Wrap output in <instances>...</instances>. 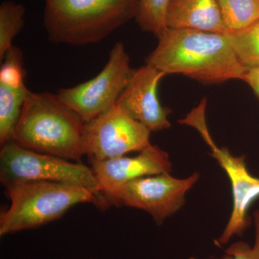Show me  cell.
<instances>
[{
	"mask_svg": "<svg viewBox=\"0 0 259 259\" xmlns=\"http://www.w3.org/2000/svg\"><path fill=\"white\" fill-rule=\"evenodd\" d=\"M147 59L166 74H182L204 83L244 81L241 64L226 34L192 29H168Z\"/></svg>",
	"mask_w": 259,
	"mask_h": 259,
	"instance_id": "obj_1",
	"label": "cell"
},
{
	"mask_svg": "<svg viewBox=\"0 0 259 259\" xmlns=\"http://www.w3.org/2000/svg\"><path fill=\"white\" fill-rule=\"evenodd\" d=\"M84 124L57 94L29 90L13 141L36 152L80 161L84 156Z\"/></svg>",
	"mask_w": 259,
	"mask_h": 259,
	"instance_id": "obj_2",
	"label": "cell"
},
{
	"mask_svg": "<svg viewBox=\"0 0 259 259\" xmlns=\"http://www.w3.org/2000/svg\"><path fill=\"white\" fill-rule=\"evenodd\" d=\"M44 25L51 42L68 46L101 41L136 18L139 0H45Z\"/></svg>",
	"mask_w": 259,
	"mask_h": 259,
	"instance_id": "obj_3",
	"label": "cell"
},
{
	"mask_svg": "<svg viewBox=\"0 0 259 259\" xmlns=\"http://www.w3.org/2000/svg\"><path fill=\"white\" fill-rule=\"evenodd\" d=\"M11 204L0 216V236L45 226L62 217L76 204L108 207L106 200L81 186L30 182L6 187Z\"/></svg>",
	"mask_w": 259,
	"mask_h": 259,
	"instance_id": "obj_4",
	"label": "cell"
},
{
	"mask_svg": "<svg viewBox=\"0 0 259 259\" xmlns=\"http://www.w3.org/2000/svg\"><path fill=\"white\" fill-rule=\"evenodd\" d=\"M0 181L5 187L30 182L81 186L103 197L93 168L77 162L32 151L10 141L0 151Z\"/></svg>",
	"mask_w": 259,
	"mask_h": 259,
	"instance_id": "obj_5",
	"label": "cell"
},
{
	"mask_svg": "<svg viewBox=\"0 0 259 259\" xmlns=\"http://www.w3.org/2000/svg\"><path fill=\"white\" fill-rule=\"evenodd\" d=\"M206 99L194 108L181 123L194 127L210 148L211 155L224 170L231 182L233 209L228 224L218 243L226 245L233 236H241L252 221L248 212L252 204L259 198V178L248 171L245 156H235L229 150L216 146L206 122Z\"/></svg>",
	"mask_w": 259,
	"mask_h": 259,
	"instance_id": "obj_6",
	"label": "cell"
},
{
	"mask_svg": "<svg viewBox=\"0 0 259 259\" xmlns=\"http://www.w3.org/2000/svg\"><path fill=\"white\" fill-rule=\"evenodd\" d=\"M134 71L123 44L117 42L105 67L95 77L73 88L61 89L57 95L85 122H89L115 106Z\"/></svg>",
	"mask_w": 259,
	"mask_h": 259,
	"instance_id": "obj_7",
	"label": "cell"
},
{
	"mask_svg": "<svg viewBox=\"0 0 259 259\" xmlns=\"http://www.w3.org/2000/svg\"><path fill=\"white\" fill-rule=\"evenodd\" d=\"M151 131L133 118L118 104L85 122L84 155L90 161H101L143 151L151 145Z\"/></svg>",
	"mask_w": 259,
	"mask_h": 259,
	"instance_id": "obj_8",
	"label": "cell"
},
{
	"mask_svg": "<svg viewBox=\"0 0 259 259\" xmlns=\"http://www.w3.org/2000/svg\"><path fill=\"white\" fill-rule=\"evenodd\" d=\"M194 172L185 179L171 174L140 177L121 186L107 197L109 205H125L148 213L158 225L182 208L187 192L199 180Z\"/></svg>",
	"mask_w": 259,
	"mask_h": 259,
	"instance_id": "obj_9",
	"label": "cell"
},
{
	"mask_svg": "<svg viewBox=\"0 0 259 259\" xmlns=\"http://www.w3.org/2000/svg\"><path fill=\"white\" fill-rule=\"evenodd\" d=\"M165 75L163 71L148 64L134 70L117 102L133 118L151 132L171 127L168 119L170 110L162 106L157 95L158 83Z\"/></svg>",
	"mask_w": 259,
	"mask_h": 259,
	"instance_id": "obj_10",
	"label": "cell"
},
{
	"mask_svg": "<svg viewBox=\"0 0 259 259\" xmlns=\"http://www.w3.org/2000/svg\"><path fill=\"white\" fill-rule=\"evenodd\" d=\"M91 163L92 168L101 186L102 195L106 200L109 195L130 181L170 174L172 170L168 153L152 144L134 157L123 156Z\"/></svg>",
	"mask_w": 259,
	"mask_h": 259,
	"instance_id": "obj_11",
	"label": "cell"
},
{
	"mask_svg": "<svg viewBox=\"0 0 259 259\" xmlns=\"http://www.w3.org/2000/svg\"><path fill=\"white\" fill-rule=\"evenodd\" d=\"M168 29H192L226 34L218 0H170Z\"/></svg>",
	"mask_w": 259,
	"mask_h": 259,
	"instance_id": "obj_12",
	"label": "cell"
},
{
	"mask_svg": "<svg viewBox=\"0 0 259 259\" xmlns=\"http://www.w3.org/2000/svg\"><path fill=\"white\" fill-rule=\"evenodd\" d=\"M29 90H13L0 84V144L13 141Z\"/></svg>",
	"mask_w": 259,
	"mask_h": 259,
	"instance_id": "obj_13",
	"label": "cell"
},
{
	"mask_svg": "<svg viewBox=\"0 0 259 259\" xmlns=\"http://www.w3.org/2000/svg\"><path fill=\"white\" fill-rule=\"evenodd\" d=\"M227 32L237 31L259 20V0H218Z\"/></svg>",
	"mask_w": 259,
	"mask_h": 259,
	"instance_id": "obj_14",
	"label": "cell"
},
{
	"mask_svg": "<svg viewBox=\"0 0 259 259\" xmlns=\"http://www.w3.org/2000/svg\"><path fill=\"white\" fill-rule=\"evenodd\" d=\"M235 54L247 69L259 67V20L242 30L226 33Z\"/></svg>",
	"mask_w": 259,
	"mask_h": 259,
	"instance_id": "obj_15",
	"label": "cell"
},
{
	"mask_svg": "<svg viewBox=\"0 0 259 259\" xmlns=\"http://www.w3.org/2000/svg\"><path fill=\"white\" fill-rule=\"evenodd\" d=\"M25 7L13 1L0 5V60L14 46L13 41L23 28Z\"/></svg>",
	"mask_w": 259,
	"mask_h": 259,
	"instance_id": "obj_16",
	"label": "cell"
},
{
	"mask_svg": "<svg viewBox=\"0 0 259 259\" xmlns=\"http://www.w3.org/2000/svg\"><path fill=\"white\" fill-rule=\"evenodd\" d=\"M170 0H139L136 20L145 31L159 38L168 30L166 13Z\"/></svg>",
	"mask_w": 259,
	"mask_h": 259,
	"instance_id": "obj_17",
	"label": "cell"
},
{
	"mask_svg": "<svg viewBox=\"0 0 259 259\" xmlns=\"http://www.w3.org/2000/svg\"><path fill=\"white\" fill-rule=\"evenodd\" d=\"M23 53L13 47L5 55L0 68V84L13 90L27 89L25 83Z\"/></svg>",
	"mask_w": 259,
	"mask_h": 259,
	"instance_id": "obj_18",
	"label": "cell"
},
{
	"mask_svg": "<svg viewBox=\"0 0 259 259\" xmlns=\"http://www.w3.org/2000/svg\"><path fill=\"white\" fill-rule=\"evenodd\" d=\"M253 221L255 228L253 245L250 246L246 242H236L227 248L223 259H259V209L253 212Z\"/></svg>",
	"mask_w": 259,
	"mask_h": 259,
	"instance_id": "obj_19",
	"label": "cell"
},
{
	"mask_svg": "<svg viewBox=\"0 0 259 259\" xmlns=\"http://www.w3.org/2000/svg\"><path fill=\"white\" fill-rule=\"evenodd\" d=\"M244 81L249 85L259 99V67L248 69Z\"/></svg>",
	"mask_w": 259,
	"mask_h": 259,
	"instance_id": "obj_20",
	"label": "cell"
},
{
	"mask_svg": "<svg viewBox=\"0 0 259 259\" xmlns=\"http://www.w3.org/2000/svg\"><path fill=\"white\" fill-rule=\"evenodd\" d=\"M90 259H95V258H90Z\"/></svg>",
	"mask_w": 259,
	"mask_h": 259,
	"instance_id": "obj_21",
	"label": "cell"
}]
</instances>
